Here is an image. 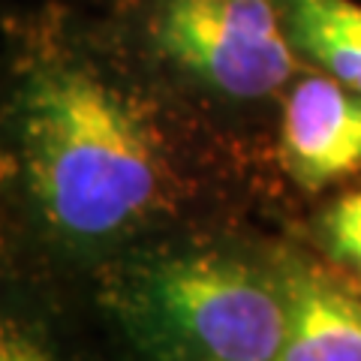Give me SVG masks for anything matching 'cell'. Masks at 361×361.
<instances>
[{
    "mask_svg": "<svg viewBox=\"0 0 361 361\" xmlns=\"http://www.w3.org/2000/svg\"><path fill=\"white\" fill-rule=\"evenodd\" d=\"M325 232H329L334 253L361 268V190L343 196L331 208L329 220H325Z\"/></svg>",
    "mask_w": 361,
    "mask_h": 361,
    "instance_id": "7",
    "label": "cell"
},
{
    "mask_svg": "<svg viewBox=\"0 0 361 361\" xmlns=\"http://www.w3.org/2000/svg\"><path fill=\"white\" fill-rule=\"evenodd\" d=\"M111 307L151 361H277L286 337V289L223 253L139 259Z\"/></svg>",
    "mask_w": 361,
    "mask_h": 361,
    "instance_id": "2",
    "label": "cell"
},
{
    "mask_svg": "<svg viewBox=\"0 0 361 361\" xmlns=\"http://www.w3.org/2000/svg\"><path fill=\"white\" fill-rule=\"evenodd\" d=\"M286 337L277 361H361V304L313 274L286 283Z\"/></svg>",
    "mask_w": 361,
    "mask_h": 361,
    "instance_id": "5",
    "label": "cell"
},
{
    "mask_svg": "<svg viewBox=\"0 0 361 361\" xmlns=\"http://www.w3.org/2000/svg\"><path fill=\"white\" fill-rule=\"evenodd\" d=\"M151 30L172 63L238 99L265 97L295 73L277 0H163Z\"/></svg>",
    "mask_w": 361,
    "mask_h": 361,
    "instance_id": "3",
    "label": "cell"
},
{
    "mask_svg": "<svg viewBox=\"0 0 361 361\" xmlns=\"http://www.w3.org/2000/svg\"><path fill=\"white\" fill-rule=\"evenodd\" d=\"M283 151L304 187H322L361 166V94L337 78H304L283 109Z\"/></svg>",
    "mask_w": 361,
    "mask_h": 361,
    "instance_id": "4",
    "label": "cell"
},
{
    "mask_svg": "<svg viewBox=\"0 0 361 361\" xmlns=\"http://www.w3.org/2000/svg\"><path fill=\"white\" fill-rule=\"evenodd\" d=\"M18 157L42 220L106 241L148 220L172 187L160 127L94 66L51 58L18 94Z\"/></svg>",
    "mask_w": 361,
    "mask_h": 361,
    "instance_id": "1",
    "label": "cell"
},
{
    "mask_svg": "<svg viewBox=\"0 0 361 361\" xmlns=\"http://www.w3.org/2000/svg\"><path fill=\"white\" fill-rule=\"evenodd\" d=\"M0 361H51V355L18 325L6 322L0 334Z\"/></svg>",
    "mask_w": 361,
    "mask_h": 361,
    "instance_id": "8",
    "label": "cell"
},
{
    "mask_svg": "<svg viewBox=\"0 0 361 361\" xmlns=\"http://www.w3.org/2000/svg\"><path fill=\"white\" fill-rule=\"evenodd\" d=\"M286 30L295 49L361 94V6L353 0H286Z\"/></svg>",
    "mask_w": 361,
    "mask_h": 361,
    "instance_id": "6",
    "label": "cell"
}]
</instances>
